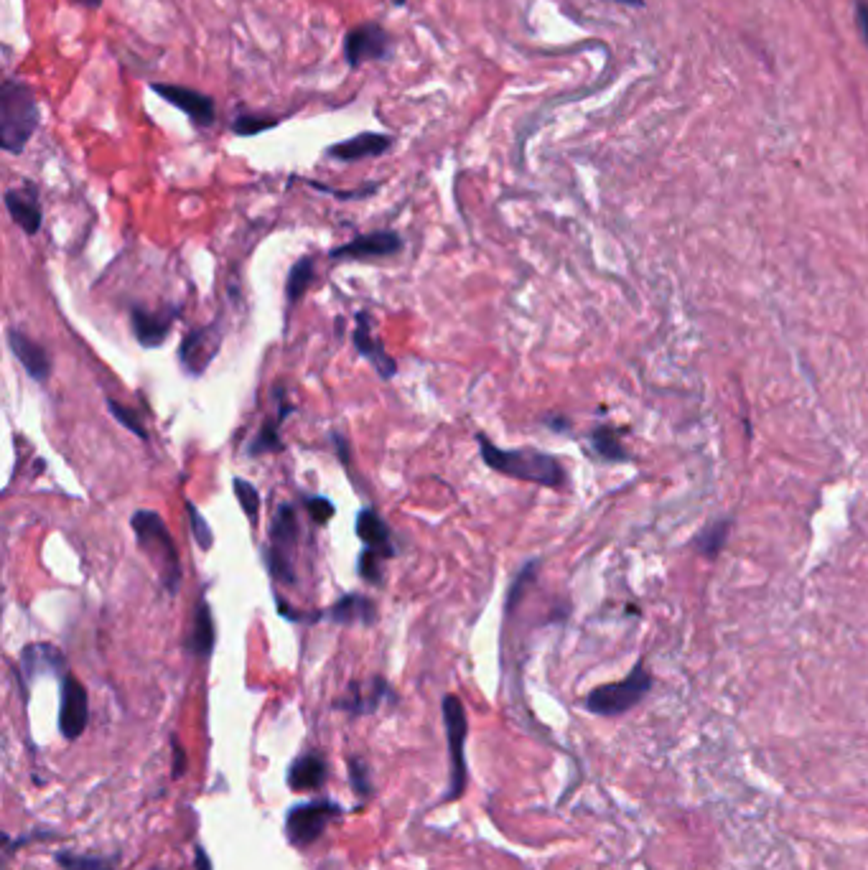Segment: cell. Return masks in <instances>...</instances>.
Returning a JSON list of instances; mask_svg holds the SVG:
<instances>
[{
	"label": "cell",
	"mask_w": 868,
	"mask_h": 870,
	"mask_svg": "<svg viewBox=\"0 0 868 870\" xmlns=\"http://www.w3.org/2000/svg\"><path fill=\"white\" fill-rule=\"evenodd\" d=\"M476 441H479L484 463L489 469L499 471V474L550 486V489H558V486L566 484V471H563L558 458L550 456V453L535 451V448H512V451L510 448H499L489 441L487 435H479Z\"/></svg>",
	"instance_id": "1"
},
{
	"label": "cell",
	"mask_w": 868,
	"mask_h": 870,
	"mask_svg": "<svg viewBox=\"0 0 868 870\" xmlns=\"http://www.w3.org/2000/svg\"><path fill=\"white\" fill-rule=\"evenodd\" d=\"M41 125V107L26 82L8 77L0 87V145L21 153Z\"/></svg>",
	"instance_id": "2"
},
{
	"label": "cell",
	"mask_w": 868,
	"mask_h": 870,
	"mask_svg": "<svg viewBox=\"0 0 868 870\" xmlns=\"http://www.w3.org/2000/svg\"><path fill=\"white\" fill-rule=\"evenodd\" d=\"M130 525H133L135 537H138V547L158 568L163 586L168 588L171 596H176L181 586V560L179 553H176L174 537L168 532L161 514L151 512V509H140V512L133 514Z\"/></svg>",
	"instance_id": "3"
},
{
	"label": "cell",
	"mask_w": 868,
	"mask_h": 870,
	"mask_svg": "<svg viewBox=\"0 0 868 870\" xmlns=\"http://www.w3.org/2000/svg\"><path fill=\"white\" fill-rule=\"evenodd\" d=\"M443 725H446L448 753H451V781H448L446 799H459L469 784V766H466V736H469V723H466V710L456 695H446L441 703Z\"/></svg>",
	"instance_id": "4"
},
{
	"label": "cell",
	"mask_w": 868,
	"mask_h": 870,
	"mask_svg": "<svg viewBox=\"0 0 868 870\" xmlns=\"http://www.w3.org/2000/svg\"><path fill=\"white\" fill-rule=\"evenodd\" d=\"M298 542V517L293 504H280L270 525V545L265 547V565L275 580L293 583V553Z\"/></svg>",
	"instance_id": "5"
},
{
	"label": "cell",
	"mask_w": 868,
	"mask_h": 870,
	"mask_svg": "<svg viewBox=\"0 0 868 870\" xmlns=\"http://www.w3.org/2000/svg\"><path fill=\"white\" fill-rule=\"evenodd\" d=\"M650 687H652L650 672L644 670V664H637L627 680L596 687V690L586 698V708L596 715H606V718H611V715H622L627 713V710H632L634 705L650 692Z\"/></svg>",
	"instance_id": "6"
},
{
	"label": "cell",
	"mask_w": 868,
	"mask_h": 870,
	"mask_svg": "<svg viewBox=\"0 0 868 870\" xmlns=\"http://www.w3.org/2000/svg\"><path fill=\"white\" fill-rule=\"evenodd\" d=\"M392 54H395V39L377 21L359 23L344 36V62L349 69H359L367 62H387Z\"/></svg>",
	"instance_id": "7"
},
{
	"label": "cell",
	"mask_w": 868,
	"mask_h": 870,
	"mask_svg": "<svg viewBox=\"0 0 868 870\" xmlns=\"http://www.w3.org/2000/svg\"><path fill=\"white\" fill-rule=\"evenodd\" d=\"M342 815V807L331 799H314L291 807L286 817V835L296 848L314 845L326 832L331 820Z\"/></svg>",
	"instance_id": "8"
},
{
	"label": "cell",
	"mask_w": 868,
	"mask_h": 870,
	"mask_svg": "<svg viewBox=\"0 0 868 870\" xmlns=\"http://www.w3.org/2000/svg\"><path fill=\"white\" fill-rule=\"evenodd\" d=\"M151 90L168 102L171 107L181 110L196 128H212L217 120V105L209 95L194 90V87H184V84H168V82H153Z\"/></svg>",
	"instance_id": "9"
},
{
	"label": "cell",
	"mask_w": 868,
	"mask_h": 870,
	"mask_svg": "<svg viewBox=\"0 0 868 870\" xmlns=\"http://www.w3.org/2000/svg\"><path fill=\"white\" fill-rule=\"evenodd\" d=\"M222 326L212 324L204 326V329H194L191 334L184 336L179 346V362L191 377H199L204 374V369L214 362V357L219 354V346H222Z\"/></svg>",
	"instance_id": "10"
},
{
	"label": "cell",
	"mask_w": 868,
	"mask_h": 870,
	"mask_svg": "<svg viewBox=\"0 0 868 870\" xmlns=\"http://www.w3.org/2000/svg\"><path fill=\"white\" fill-rule=\"evenodd\" d=\"M90 720V698L82 682L74 675H64L62 710H59V731L67 741H77Z\"/></svg>",
	"instance_id": "11"
},
{
	"label": "cell",
	"mask_w": 868,
	"mask_h": 870,
	"mask_svg": "<svg viewBox=\"0 0 868 870\" xmlns=\"http://www.w3.org/2000/svg\"><path fill=\"white\" fill-rule=\"evenodd\" d=\"M403 250V237L390 229H377L370 235L354 237L347 245H339L329 252L331 260H367V257H387Z\"/></svg>",
	"instance_id": "12"
},
{
	"label": "cell",
	"mask_w": 868,
	"mask_h": 870,
	"mask_svg": "<svg viewBox=\"0 0 868 870\" xmlns=\"http://www.w3.org/2000/svg\"><path fill=\"white\" fill-rule=\"evenodd\" d=\"M395 145V138L387 133H359L354 138L342 140L326 148V156L342 163L364 161V158H380Z\"/></svg>",
	"instance_id": "13"
},
{
	"label": "cell",
	"mask_w": 868,
	"mask_h": 870,
	"mask_svg": "<svg viewBox=\"0 0 868 870\" xmlns=\"http://www.w3.org/2000/svg\"><path fill=\"white\" fill-rule=\"evenodd\" d=\"M354 346L359 349V354L362 357L370 359L372 367L377 369V374L380 377H385V380H392L395 374H398V364H395V359L387 354L385 344H382L380 339H375L372 336V321L367 313H357V329H354Z\"/></svg>",
	"instance_id": "14"
},
{
	"label": "cell",
	"mask_w": 868,
	"mask_h": 870,
	"mask_svg": "<svg viewBox=\"0 0 868 870\" xmlns=\"http://www.w3.org/2000/svg\"><path fill=\"white\" fill-rule=\"evenodd\" d=\"M176 316H179V306L166 308V311H158V313L143 311V308H133L130 321H133L135 339L140 341V346H146V349H156V346H161L163 341H166Z\"/></svg>",
	"instance_id": "15"
},
{
	"label": "cell",
	"mask_w": 868,
	"mask_h": 870,
	"mask_svg": "<svg viewBox=\"0 0 868 870\" xmlns=\"http://www.w3.org/2000/svg\"><path fill=\"white\" fill-rule=\"evenodd\" d=\"M8 346L16 354L18 362L28 372V377L36 382H46L51 374V359L41 344H36L31 336H26L18 329H8Z\"/></svg>",
	"instance_id": "16"
},
{
	"label": "cell",
	"mask_w": 868,
	"mask_h": 870,
	"mask_svg": "<svg viewBox=\"0 0 868 870\" xmlns=\"http://www.w3.org/2000/svg\"><path fill=\"white\" fill-rule=\"evenodd\" d=\"M6 209L11 214L13 222L26 232V235H36L41 229V204L39 194H36L34 186H26V189H8L6 191Z\"/></svg>",
	"instance_id": "17"
},
{
	"label": "cell",
	"mask_w": 868,
	"mask_h": 870,
	"mask_svg": "<svg viewBox=\"0 0 868 870\" xmlns=\"http://www.w3.org/2000/svg\"><path fill=\"white\" fill-rule=\"evenodd\" d=\"M319 616L334 621V624H375L377 621V606L370 598L359 596V593H349L342 596L334 606H329L326 611H321Z\"/></svg>",
	"instance_id": "18"
},
{
	"label": "cell",
	"mask_w": 868,
	"mask_h": 870,
	"mask_svg": "<svg viewBox=\"0 0 868 870\" xmlns=\"http://www.w3.org/2000/svg\"><path fill=\"white\" fill-rule=\"evenodd\" d=\"M357 537L364 542L367 550H375L382 558H392L395 555V547H392V535L387 522H382L380 514L375 509H362L357 514Z\"/></svg>",
	"instance_id": "19"
},
{
	"label": "cell",
	"mask_w": 868,
	"mask_h": 870,
	"mask_svg": "<svg viewBox=\"0 0 868 870\" xmlns=\"http://www.w3.org/2000/svg\"><path fill=\"white\" fill-rule=\"evenodd\" d=\"M326 781V761L319 753H303L288 769V787L293 792H316Z\"/></svg>",
	"instance_id": "20"
},
{
	"label": "cell",
	"mask_w": 868,
	"mask_h": 870,
	"mask_svg": "<svg viewBox=\"0 0 868 870\" xmlns=\"http://www.w3.org/2000/svg\"><path fill=\"white\" fill-rule=\"evenodd\" d=\"M21 664L28 680L39 675H62L64 654L51 644H28L21 654Z\"/></svg>",
	"instance_id": "21"
},
{
	"label": "cell",
	"mask_w": 868,
	"mask_h": 870,
	"mask_svg": "<svg viewBox=\"0 0 868 870\" xmlns=\"http://www.w3.org/2000/svg\"><path fill=\"white\" fill-rule=\"evenodd\" d=\"M214 642H217V631H214L212 608H209V603L202 598V601L196 603L194 626H191L186 649H189L191 654H196L199 659H207L209 654H212Z\"/></svg>",
	"instance_id": "22"
},
{
	"label": "cell",
	"mask_w": 868,
	"mask_h": 870,
	"mask_svg": "<svg viewBox=\"0 0 868 870\" xmlns=\"http://www.w3.org/2000/svg\"><path fill=\"white\" fill-rule=\"evenodd\" d=\"M387 695H390V687H387V682L382 680V677H375V680H372V687L367 692H362L357 685H352V690H349V698L344 700V703H336V708H344L354 715L375 713V708L387 698Z\"/></svg>",
	"instance_id": "23"
},
{
	"label": "cell",
	"mask_w": 868,
	"mask_h": 870,
	"mask_svg": "<svg viewBox=\"0 0 868 870\" xmlns=\"http://www.w3.org/2000/svg\"><path fill=\"white\" fill-rule=\"evenodd\" d=\"M293 408H280L278 418L275 420H265L263 425H260L258 435L252 438L250 446H247V456H265V453H280L283 451V441H280L278 428L280 423L286 420V413H291Z\"/></svg>",
	"instance_id": "24"
},
{
	"label": "cell",
	"mask_w": 868,
	"mask_h": 870,
	"mask_svg": "<svg viewBox=\"0 0 868 870\" xmlns=\"http://www.w3.org/2000/svg\"><path fill=\"white\" fill-rule=\"evenodd\" d=\"M283 123L280 115H265V112H237V118L232 120V133L240 138H252L265 130H273Z\"/></svg>",
	"instance_id": "25"
},
{
	"label": "cell",
	"mask_w": 868,
	"mask_h": 870,
	"mask_svg": "<svg viewBox=\"0 0 868 870\" xmlns=\"http://www.w3.org/2000/svg\"><path fill=\"white\" fill-rule=\"evenodd\" d=\"M314 257H301L296 265L291 268V273H288L286 280V298H288V306H296L298 301H301V296L306 293V288L311 285V280H314Z\"/></svg>",
	"instance_id": "26"
},
{
	"label": "cell",
	"mask_w": 868,
	"mask_h": 870,
	"mask_svg": "<svg viewBox=\"0 0 868 870\" xmlns=\"http://www.w3.org/2000/svg\"><path fill=\"white\" fill-rule=\"evenodd\" d=\"M56 863L64 870H115L118 858H97V855L56 853Z\"/></svg>",
	"instance_id": "27"
},
{
	"label": "cell",
	"mask_w": 868,
	"mask_h": 870,
	"mask_svg": "<svg viewBox=\"0 0 868 870\" xmlns=\"http://www.w3.org/2000/svg\"><path fill=\"white\" fill-rule=\"evenodd\" d=\"M232 486H235L237 502H240V507L245 509V514H247V517H250L252 525H255V522H258V517H260V494H258V489H255V486H252L250 481L240 479V476H237V479L232 481Z\"/></svg>",
	"instance_id": "28"
},
{
	"label": "cell",
	"mask_w": 868,
	"mask_h": 870,
	"mask_svg": "<svg viewBox=\"0 0 868 870\" xmlns=\"http://www.w3.org/2000/svg\"><path fill=\"white\" fill-rule=\"evenodd\" d=\"M186 514H189L191 532H194L196 545L202 547V550H212V545H214V532H212V527H209L207 519L202 517V512H199V509H196V504H194V502H186Z\"/></svg>",
	"instance_id": "29"
},
{
	"label": "cell",
	"mask_w": 868,
	"mask_h": 870,
	"mask_svg": "<svg viewBox=\"0 0 868 870\" xmlns=\"http://www.w3.org/2000/svg\"><path fill=\"white\" fill-rule=\"evenodd\" d=\"M726 532H728L726 522H716V525H711L708 530L700 532L698 547L708 555V558H716V555L721 553L723 542H726Z\"/></svg>",
	"instance_id": "30"
},
{
	"label": "cell",
	"mask_w": 868,
	"mask_h": 870,
	"mask_svg": "<svg viewBox=\"0 0 868 870\" xmlns=\"http://www.w3.org/2000/svg\"><path fill=\"white\" fill-rule=\"evenodd\" d=\"M591 443H594V448L604 458H611V461H619V458H624L622 443L616 441V435L611 433L609 428L594 430V435H591Z\"/></svg>",
	"instance_id": "31"
},
{
	"label": "cell",
	"mask_w": 868,
	"mask_h": 870,
	"mask_svg": "<svg viewBox=\"0 0 868 870\" xmlns=\"http://www.w3.org/2000/svg\"><path fill=\"white\" fill-rule=\"evenodd\" d=\"M382 560H385L382 555H377L375 550H367V547H364L362 555H359V563H357L359 575H362L367 583H372V586H380L382 583Z\"/></svg>",
	"instance_id": "32"
},
{
	"label": "cell",
	"mask_w": 868,
	"mask_h": 870,
	"mask_svg": "<svg viewBox=\"0 0 868 870\" xmlns=\"http://www.w3.org/2000/svg\"><path fill=\"white\" fill-rule=\"evenodd\" d=\"M107 408H110V413L115 415V420H118L120 425H125V428L130 430V433L138 435L140 441H146V438H148L146 425H143L138 418H135L133 410L125 408V405H120V402H115V400H107Z\"/></svg>",
	"instance_id": "33"
},
{
	"label": "cell",
	"mask_w": 868,
	"mask_h": 870,
	"mask_svg": "<svg viewBox=\"0 0 868 870\" xmlns=\"http://www.w3.org/2000/svg\"><path fill=\"white\" fill-rule=\"evenodd\" d=\"M347 766H349V781H352V789L359 794V797H367V794L372 792L370 766L364 764L362 759H357V756H352V759L347 761Z\"/></svg>",
	"instance_id": "34"
},
{
	"label": "cell",
	"mask_w": 868,
	"mask_h": 870,
	"mask_svg": "<svg viewBox=\"0 0 868 870\" xmlns=\"http://www.w3.org/2000/svg\"><path fill=\"white\" fill-rule=\"evenodd\" d=\"M303 504H306L308 514L314 517L316 525H326L336 512L334 504H331L326 497H303Z\"/></svg>",
	"instance_id": "35"
},
{
	"label": "cell",
	"mask_w": 868,
	"mask_h": 870,
	"mask_svg": "<svg viewBox=\"0 0 868 870\" xmlns=\"http://www.w3.org/2000/svg\"><path fill=\"white\" fill-rule=\"evenodd\" d=\"M308 186H314V189L324 191V194H331V196H336V199L347 201V199H364V196L375 194L377 186L380 184H372V186H367V189H359V191H336V189H329V186L319 184V181H308Z\"/></svg>",
	"instance_id": "36"
},
{
	"label": "cell",
	"mask_w": 868,
	"mask_h": 870,
	"mask_svg": "<svg viewBox=\"0 0 868 870\" xmlns=\"http://www.w3.org/2000/svg\"><path fill=\"white\" fill-rule=\"evenodd\" d=\"M532 573H535V563L527 565V568L522 570L520 575H517L515 586H512V591H510V598H507V608H515V603L520 601V596H522V588L527 586V580L532 578Z\"/></svg>",
	"instance_id": "37"
},
{
	"label": "cell",
	"mask_w": 868,
	"mask_h": 870,
	"mask_svg": "<svg viewBox=\"0 0 868 870\" xmlns=\"http://www.w3.org/2000/svg\"><path fill=\"white\" fill-rule=\"evenodd\" d=\"M171 746H174V779H179L181 774H186V751L176 738H171Z\"/></svg>",
	"instance_id": "38"
},
{
	"label": "cell",
	"mask_w": 868,
	"mask_h": 870,
	"mask_svg": "<svg viewBox=\"0 0 868 870\" xmlns=\"http://www.w3.org/2000/svg\"><path fill=\"white\" fill-rule=\"evenodd\" d=\"M196 870H212V860H209L207 850L196 848Z\"/></svg>",
	"instance_id": "39"
},
{
	"label": "cell",
	"mask_w": 868,
	"mask_h": 870,
	"mask_svg": "<svg viewBox=\"0 0 868 870\" xmlns=\"http://www.w3.org/2000/svg\"><path fill=\"white\" fill-rule=\"evenodd\" d=\"M77 3L82 8H87V11H97L102 6V0H77Z\"/></svg>",
	"instance_id": "40"
},
{
	"label": "cell",
	"mask_w": 868,
	"mask_h": 870,
	"mask_svg": "<svg viewBox=\"0 0 868 870\" xmlns=\"http://www.w3.org/2000/svg\"><path fill=\"white\" fill-rule=\"evenodd\" d=\"M405 3H408V0H392V6H405Z\"/></svg>",
	"instance_id": "41"
},
{
	"label": "cell",
	"mask_w": 868,
	"mask_h": 870,
	"mask_svg": "<svg viewBox=\"0 0 868 870\" xmlns=\"http://www.w3.org/2000/svg\"><path fill=\"white\" fill-rule=\"evenodd\" d=\"M153 870H158V868H153Z\"/></svg>",
	"instance_id": "42"
}]
</instances>
